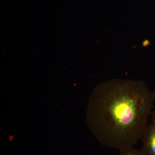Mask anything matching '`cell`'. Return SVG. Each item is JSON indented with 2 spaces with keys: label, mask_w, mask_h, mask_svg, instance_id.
<instances>
[{
  "label": "cell",
  "mask_w": 155,
  "mask_h": 155,
  "mask_svg": "<svg viewBox=\"0 0 155 155\" xmlns=\"http://www.w3.org/2000/svg\"><path fill=\"white\" fill-rule=\"evenodd\" d=\"M155 101L141 80L112 79L99 84L92 97L89 117L103 145L119 150L143 138Z\"/></svg>",
  "instance_id": "6da1fadb"
},
{
  "label": "cell",
  "mask_w": 155,
  "mask_h": 155,
  "mask_svg": "<svg viewBox=\"0 0 155 155\" xmlns=\"http://www.w3.org/2000/svg\"><path fill=\"white\" fill-rule=\"evenodd\" d=\"M141 151L143 155H155V125L152 123L147 127L143 137Z\"/></svg>",
  "instance_id": "7a4b0ae2"
},
{
  "label": "cell",
  "mask_w": 155,
  "mask_h": 155,
  "mask_svg": "<svg viewBox=\"0 0 155 155\" xmlns=\"http://www.w3.org/2000/svg\"><path fill=\"white\" fill-rule=\"evenodd\" d=\"M117 155H143L141 150L134 148L133 147L120 150V152Z\"/></svg>",
  "instance_id": "3957f363"
},
{
  "label": "cell",
  "mask_w": 155,
  "mask_h": 155,
  "mask_svg": "<svg viewBox=\"0 0 155 155\" xmlns=\"http://www.w3.org/2000/svg\"><path fill=\"white\" fill-rule=\"evenodd\" d=\"M152 123L155 125V110L152 113Z\"/></svg>",
  "instance_id": "277c9868"
},
{
  "label": "cell",
  "mask_w": 155,
  "mask_h": 155,
  "mask_svg": "<svg viewBox=\"0 0 155 155\" xmlns=\"http://www.w3.org/2000/svg\"></svg>",
  "instance_id": "5b68a950"
}]
</instances>
